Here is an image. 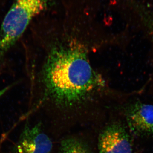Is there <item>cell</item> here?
<instances>
[{
  "instance_id": "cell-2",
  "label": "cell",
  "mask_w": 153,
  "mask_h": 153,
  "mask_svg": "<svg viewBox=\"0 0 153 153\" xmlns=\"http://www.w3.org/2000/svg\"><path fill=\"white\" fill-rule=\"evenodd\" d=\"M46 0H15L0 28V56L10 49L32 19L44 10Z\"/></svg>"
},
{
  "instance_id": "cell-4",
  "label": "cell",
  "mask_w": 153,
  "mask_h": 153,
  "mask_svg": "<svg viewBox=\"0 0 153 153\" xmlns=\"http://www.w3.org/2000/svg\"><path fill=\"white\" fill-rule=\"evenodd\" d=\"M52 143L42 130L41 123L33 126H25L17 143L18 153H49Z\"/></svg>"
},
{
  "instance_id": "cell-5",
  "label": "cell",
  "mask_w": 153,
  "mask_h": 153,
  "mask_svg": "<svg viewBox=\"0 0 153 153\" xmlns=\"http://www.w3.org/2000/svg\"><path fill=\"white\" fill-rule=\"evenodd\" d=\"M126 117L134 134L140 136L153 134V105L136 102L128 108Z\"/></svg>"
},
{
  "instance_id": "cell-7",
  "label": "cell",
  "mask_w": 153,
  "mask_h": 153,
  "mask_svg": "<svg viewBox=\"0 0 153 153\" xmlns=\"http://www.w3.org/2000/svg\"><path fill=\"white\" fill-rule=\"evenodd\" d=\"M11 87H12V85H9V86L4 88L3 89H1L0 90V97L2 96L7 91L10 89V88H11Z\"/></svg>"
},
{
  "instance_id": "cell-6",
  "label": "cell",
  "mask_w": 153,
  "mask_h": 153,
  "mask_svg": "<svg viewBox=\"0 0 153 153\" xmlns=\"http://www.w3.org/2000/svg\"><path fill=\"white\" fill-rule=\"evenodd\" d=\"M60 150L61 153H91L84 142L74 137L63 140L60 145Z\"/></svg>"
},
{
  "instance_id": "cell-1",
  "label": "cell",
  "mask_w": 153,
  "mask_h": 153,
  "mask_svg": "<svg viewBox=\"0 0 153 153\" xmlns=\"http://www.w3.org/2000/svg\"><path fill=\"white\" fill-rule=\"evenodd\" d=\"M39 76L43 97L61 108L79 105L106 88L90 62L88 50L72 34L55 39L48 49Z\"/></svg>"
},
{
  "instance_id": "cell-3",
  "label": "cell",
  "mask_w": 153,
  "mask_h": 153,
  "mask_svg": "<svg viewBox=\"0 0 153 153\" xmlns=\"http://www.w3.org/2000/svg\"><path fill=\"white\" fill-rule=\"evenodd\" d=\"M99 153H132L128 134L119 123L109 125L100 134Z\"/></svg>"
}]
</instances>
